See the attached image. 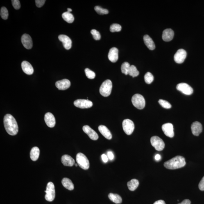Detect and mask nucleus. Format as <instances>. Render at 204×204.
Wrapping results in <instances>:
<instances>
[{"instance_id": "39", "label": "nucleus", "mask_w": 204, "mask_h": 204, "mask_svg": "<svg viewBox=\"0 0 204 204\" xmlns=\"http://www.w3.org/2000/svg\"><path fill=\"white\" fill-rule=\"evenodd\" d=\"M12 4L13 7L16 10H18L21 8L20 2L19 0H12Z\"/></svg>"}, {"instance_id": "20", "label": "nucleus", "mask_w": 204, "mask_h": 204, "mask_svg": "<svg viewBox=\"0 0 204 204\" xmlns=\"http://www.w3.org/2000/svg\"><path fill=\"white\" fill-rule=\"evenodd\" d=\"M119 50L116 47H113L110 50L108 54L109 60L112 62L117 61L119 59Z\"/></svg>"}, {"instance_id": "6", "label": "nucleus", "mask_w": 204, "mask_h": 204, "mask_svg": "<svg viewBox=\"0 0 204 204\" xmlns=\"http://www.w3.org/2000/svg\"><path fill=\"white\" fill-rule=\"evenodd\" d=\"M45 192L46 193L45 198L46 201L50 202L53 201L55 197V186L52 182H48Z\"/></svg>"}, {"instance_id": "19", "label": "nucleus", "mask_w": 204, "mask_h": 204, "mask_svg": "<svg viewBox=\"0 0 204 204\" xmlns=\"http://www.w3.org/2000/svg\"><path fill=\"white\" fill-rule=\"evenodd\" d=\"M174 33L171 28L164 30L163 32L162 39L164 41L169 42L171 41L174 36Z\"/></svg>"}, {"instance_id": "1", "label": "nucleus", "mask_w": 204, "mask_h": 204, "mask_svg": "<svg viewBox=\"0 0 204 204\" xmlns=\"http://www.w3.org/2000/svg\"><path fill=\"white\" fill-rule=\"evenodd\" d=\"M3 123L5 130L9 135H17L18 132V126L13 116L9 114H6L3 119Z\"/></svg>"}, {"instance_id": "21", "label": "nucleus", "mask_w": 204, "mask_h": 204, "mask_svg": "<svg viewBox=\"0 0 204 204\" xmlns=\"http://www.w3.org/2000/svg\"><path fill=\"white\" fill-rule=\"evenodd\" d=\"M22 70L27 75H31L33 74L34 69L33 67L29 62L24 61L21 64Z\"/></svg>"}, {"instance_id": "4", "label": "nucleus", "mask_w": 204, "mask_h": 204, "mask_svg": "<svg viewBox=\"0 0 204 204\" xmlns=\"http://www.w3.org/2000/svg\"><path fill=\"white\" fill-rule=\"evenodd\" d=\"M76 160L80 167L84 170H87L90 167V163L86 156L81 153H79L76 156Z\"/></svg>"}, {"instance_id": "37", "label": "nucleus", "mask_w": 204, "mask_h": 204, "mask_svg": "<svg viewBox=\"0 0 204 204\" xmlns=\"http://www.w3.org/2000/svg\"><path fill=\"white\" fill-rule=\"evenodd\" d=\"M158 103L162 107L164 108L169 109L171 108L172 105L169 102L163 100H160Z\"/></svg>"}, {"instance_id": "47", "label": "nucleus", "mask_w": 204, "mask_h": 204, "mask_svg": "<svg viewBox=\"0 0 204 204\" xmlns=\"http://www.w3.org/2000/svg\"><path fill=\"white\" fill-rule=\"evenodd\" d=\"M67 10H68L67 12H72V10H71V8H67Z\"/></svg>"}, {"instance_id": "43", "label": "nucleus", "mask_w": 204, "mask_h": 204, "mask_svg": "<svg viewBox=\"0 0 204 204\" xmlns=\"http://www.w3.org/2000/svg\"><path fill=\"white\" fill-rule=\"evenodd\" d=\"M107 156L110 160H113L114 158V155L112 152H108L107 153Z\"/></svg>"}, {"instance_id": "27", "label": "nucleus", "mask_w": 204, "mask_h": 204, "mask_svg": "<svg viewBox=\"0 0 204 204\" xmlns=\"http://www.w3.org/2000/svg\"><path fill=\"white\" fill-rule=\"evenodd\" d=\"M139 185V182L138 180L136 179L131 180L127 183L128 189L130 191L135 190L138 187Z\"/></svg>"}, {"instance_id": "13", "label": "nucleus", "mask_w": 204, "mask_h": 204, "mask_svg": "<svg viewBox=\"0 0 204 204\" xmlns=\"http://www.w3.org/2000/svg\"><path fill=\"white\" fill-rule=\"evenodd\" d=\"M21 42L24 47L27 49H31L33 47V41L31 36L28 34H25L21 37Z\"/></svg>"}, {"instance_id": "28", "label": "nucleus", "mask_w": 204, "mask_h": 204, "mask_svg": "<svg viewBox=\"0 0 204 204\" xmlns=\"http://www.w3.org/2000/svg\"><path fill=\"white\" fill-rule=\"evenodd\" d=\"M108 197L111 201L116 204H120L122 202V199L119 195L111 193L109 194Z\"/></svg>"}, {"instance_id": "35", "label": "nucleus", "mask_w": 204, "mask_h": 204, "mask_svg": "<svg viewBox=\"0 0 204 204\" xmlns=\"http://www.w3.org/2000/svg\"><path fill=\"white\" fill-rule=\"evenodd\" d=\"M1 16L3 19L6 20L8 19V12L7 9L5 7H2L1 10Z\"/></svg>"}, {"instance_id": "14", "label": "nucleus", "mask_w": 204, "mask_h": 204, "mask_svg": "<svg viewBox=\"0 0 204 204\" xmlns=\"http://www.w3.org/2000/svg\"><path fill=\"white\" fill-rule=\"evenodd\" d=\"M83 131L90 138L93 140H96L99 138L98 134L90 127L87 125L83 127Z\"/></svg>"}, {"instance_id": "23", "label": "nucleus", "mask_w": 204, "mask_h": 204, "mask_svg": "<svg viewBox=\"0 0 204 204\" xmlns=\"http://www.w3.org/2000/svg\"><path fill=\"white\" fill-rule=\"evenodd\" d=\"M98 130L102 135L106 139H111L112 138V134L106 126L104 125H100L98 127Z\"/></svg>"}, {"instance_id": "5", "label": "nucleus", "mask_w": 204, "mask_h": 204, "mask_svg": "<svg viewBox=\"0 0 204 204\" xmlns=\"http://www.w3.org/2000/svg\"><path fill=\"white\" fill-rule=\"evenodd\" d=\"M132 102L136 108L143 109L145 106V100L142 95L139 94L134 95L132 98Z\"/></svg>"}, {"instance_id": "40", "label": "nucleus", "mask_w": 204, "mask_h": 204, "mask_svg": "<svg viewBox=\"0 0 204 204\" xmlns=\"http://www.w3.org/2000/svg\"><path fill=\"white\" fill-rule=\"evenodd\" d=\"M46 1L45 0H36L35 2L37 7L40 8L43 6Z\"/></svg>"}, {"instance_id": "10", "label": "nucleus", "mask_w": 204, "mask_h": 204, "mask_svg": "<svg viewBox=\"0 0 204 204\" xmlns=\"http://www.w3.org/2000/svg\"><path fill=\"white\" fill-rule=\"evenodd\" d=\"M177 90L186 95L192 94L193 89L190 86L186 83H180L177 85Z\"/></svg>"}, {"instance_id": "18", "label": "nucleus", "mask_w": 204, "mask_h": 204, "mask_svg": "<svg viewBox=\"0 0 204 204\" xmlns=\"http://www.w3.org/2000/svg\"><path fill=\"white\" fill-rule=\"evenodd\" d=\"M192 133L195 136H199L202 131L203 128L201 123L199 122L196 121L192 123L191 126Z\"/></svg>"}, {"instance_id": "29", "label": "nucleus", "mask_w": 204, "mask_h": 204, "mask_svg": "<svg viewBox=\"0 0 204 204\" xmlns=\"http://www.w3.org/2000/svg\"><path fill=\"white\" fill-rule=\"evenodd\" d=\"M62 17L64 21L68 23H72L74 21V17L72 14L69 12H65L62 14Z\"/></svg>"}, {"instance_id": "30", "label": "nucleus", "mask_w": 204, "mask_h": 204, "mask_svg": "<svg viewBox=\"0 0 204 204\" xmlns=\"http://www.w3.org/2000/svg\"><path fill=\"white\" fill-rule=\"evenodd\" d=\"M139 74V72L137 70V68L134 65L130 66L129 69L128 71V75H129L130 76L135 77L137 76Z\"/></svg>"}, {"instance_id": "38", "label": "nucleus", "mask_w": 204, "mask_h": 204, "mask_svg": "<svg viewBox=\"0 0 204 204\" xmlns=\"http://www.w3.org/2000/svg\"><path fill=\"white\" fill-rule=\"evenodd\" d=\"M91 33L92 34L94 39L96 40H99L101 39V36L99 32L95 29H93L91 31Z\"/></svg>"}, {"instance_id": "3", "label": "nucleus", "mask_w": 204, "mask_h": 204, "mask_svg": "<svg viewBox=\"0 0 204 204\" xmlns=\"http://www.w3.org/2000/svg\"><path fill=\"white\" fill-rule=\"evenodd\" d=\"M112 88V82L109 80H105L102 83L100 89V92L102 96L107 97L111 93Z\"/></svg>"}, {"instance_id": "31", "label": "nucleus", "mask_w": 204, "mask_h": 204, "mask_svg": "<svg viewBox=\"0 0 204 204\" xmlns=\"http://www.w3.org/2000/svg\"><path fill=\"white\" fill-rule=\"evenodd\" d=\"M130 67V64L128 62H124L121 65V70L122 72L125 75H128Z\"/></svg>"}, {"instance_id": "41", "label": "nucleus", "mask_w": 204, "mask_h": 204, "mask_svg": "<svg viewBox=\"0 0 204 204\" xmlns=\"http://www.w3.org/2000/svg\"><path fill=\"white\" fill-rule=\"evenodd\" d=\"M198 187H199L200 190L202 191H204V176L202 178V180L200 181L199 185H198Z\"/></svg>"}, {"instance_id": "33", "label": "nucleus", "mask_w": 204, "mask_h": 204, "mask_svg": "<svg viewBox=\"0 0 204 204\" xmlns=\"http://www.w3.org/2000/svg\"><path fill=\"white\" fill-rule=\"evenodd\" d=\"M95 10L98 14L101 15H107L109 13L108 10L106 9H104L99 6H96L95 7Z\"/></svg>"}, {"instance_id": "17", "label": "nucleus", "mask_w": 204, "mask_h": 204, "mask_svg": "<svg viewBox=\"0 0 204 204\" xmlns=\"http://www.w3.org/2000/svg\"><path fill=\"white\" fill-rule=\"evenodd\" d=\"M55 85L59 90H66L70 86L71 83L69 80L64 79L57 81Z\"/></svg>"}, {"instance_id": "44", "label": "nucleus", "mask_w": 204, "mask_h": 204, "mask_svg": "<svg viewBox=\"0 0 204 204\" xmlns=\"http://www.w3.org/2000/svg\"><path fill=\"white\" fill-rule=\"evenodd\" d=\"M178 204H191V202L189 199L184 200L181 203Z\"/></svg>"}, {"instance_id": "34", "label": "nucleus", "mask_w": 204, "mask_h": 204, "mask_svg": "<svg viewBox=\"0 0 204 204\" xmlns=\"http://www.w3.org/2000/svg\"><path fill=\"white\" fill-rule=\"evenodd\" d=\"M85 72L86 76L90 79H93L96 76L95 73L94 71L90 70V69L86 68L85 70Z\"/></svg>"}, {"instance_id": "45", "label": "nucleus", "mask_w": 204, "mask_h": 204, "mask_svg": "<svg viewBox=\"0 0 204 204\" xmlns=\"http://www.w3.org/2000/svg\"><path fill=\"white\" fill-rule=\"evenodd\" d=\"M153 204H166V203L164 200H160L155 202Z\"/></svg>"}, {"instance_id": "15", "label": "nucleus", "mask_w": 204, "mask_h": 204, "mask_svg": "<svg viewBox=\"0 0 204 204\" xmlns=\"http://www.w3.org/2000/svg\"><path fill=\"white\" fill-rule=\"evenodd\" d=\"M58 39L60 41L62 42L64 47L66 50H69L71 49L72 41L69 37L66 35H61L59 36Z\"/></svg>"}, {"instance_id": "12", "label": "nucleus", "mask_w": 204, "mask_h": 204, "mask_svg": "<svg viewBox=\"0 0 204 204\" xmlns=\"http://www.w3.org/2000/svg\"><path fill=\"white\" fill-rule=\"evenodd\" d=\"M162 129L164 134L167 137L170 138L174 137L173 126L171 123H167L164 124L162 126Z\"/></svg>"}, {"instance_id": "2", "label": "nucleus", "mask_w": 204, "mask_h": 204, "mask_svg": "<svg viewBox=\"0 0 204 204\" xmlns=\"http://www.w3.org/2000/svg\"><path fill=\"white\" fill-rule=\"evenodd\" d=\"M185 158L181 156H177L164 163V166L168 169H179L186 165Z\"/></svg>"}, {"instance_id": "42", "label": "nucleus", "mask_w": 204, "mask_h": 204, "mask_svg": "<svg viewBox=\"0 0 204 204\" xmlns=\"http://www.w3.org/2000/svg\"><path fill=\"white\" fill-rule=\"evenodd\" d=\"M101 158L102 159V160H103L104 162L106 163L108 162V157H107V156L106 155L104 154H103L101 155Z\"/></svg>"}, {"instance_id": "16", "label": "nucleus", "mask_w": 204, "mask_h": 204, "mask_svg": "<svg viewBox=\"0 0 204 204\" xmlns=\"http://www.w3.org/2000/svg\"><path fill=\"white\" fill-rule=\"evenodd\" d=\"M45 121L46 125L50 128H53L56 124V120L54 116L50 112H48L45 115Z\"/></svg>"}, {"instance_id": "25", "label": "nucleus", "mask_w": 204, "mask_h": 204, "mask_svg": "<svg viewBox=\"0 0 204 204\" xmlns=\"http://www.w3.org/2000/svg\"><path fill=\"white\" fill-rule=\"evenodd\" d=\"M39 154H40V150L39 148L37 147H34L30 151V158L32 160L36 161L39 158Z\"/></svg>"}, {"instance_id": "48", "label": "nucleus", "mask_w": 204, "mask_h": 204, "mask_svg": "<svg viewBox=\"0 0 204 204\" xmlns=\"http://www.w3.org/2000/svg\"><path fill=\"white\" fill-rule=\"evenodd\" d=\"M75 164V166H76V167H77V166H78V164Z\"/></svg>"}, {"instance_id": "11", "label": "nucleus", "mask_w": 204, "mask_h": 204, "mask_svg": "<svg viewBox=\"0 0 204 204\" xmlns=\"http://www.w3.org/2000/svg\"><path fill=\"white\" fill-rule=\"evenodd\" d=\"M187 56V51L183 49H179L174 55V60L178 64L183 63Z\"/></svg>"}, {"instance_id": "7", "label": "nucleus", "mask_w": 204, "mask_h": 204, "mask_svg": "<svg viewBox=\"0 0 204 204\" xmlns=\"http://www.w3.org/2000/svg\"><path fill=\"white\" fill-rule=\"evenodd\" d=\"M151 143L155 149L157 151H162L165 147L163 141L158 136H153L151 139Z\"/></svg>"}, {"instance_id": "9", "label": "nucleus", "mask_w": 204, "mask_h": 204, "mask_svg": "<svg viewBox=\"0 0 204 204\" xmlns=\"http://www.w3.org/2000/svg\"><path fill=\"white\" fill-rule=\"evenodd\" d=\"M74 104L76 107L80 109H88L93 106L92 101L87 100L78 99L74 102Z\"/></svg>"}, {"instance_id": "24", "label": "nucleus", "mask_w": 204, "mask_h": 204, "mask_svg": "<svg viewBox=\"0 0 204 204\" xmlns=\"http://www.w3.org/2000/svg\"><path fill=\"white\" fill-rule=\"evenodd\" d=\"M143 40L145 44L147 47L150 50H154L155 46L154 42L153 39L148 35H144L143 37Z\"/></svg>"}, {"instance_id": "32", "label": "nucleus", "mask_w": 204, "mask_h": 204, "mask_svg": "<svg viewBox=\"0 0 204 204\" xmlns=\"http://www.w3.org/2000/svg\"><path fill=\"white\" fill-rule=\"evenodd\" d=\"M145 81L148 84H151L153 81L154 77L151 73L148 72L144 76Z\"/></svg>"}, {"instance_id": "22", "label": "nucleus", "mask_w": 204, "mask_h": 204, "mask_svg": "<svg viewBox=\"0 0 204 204\" xmlns=\"http://www.w3.org/2000/svg\"><path fill=\"white\" fill-rule=\"evenodd\" d=\"M61 162L63 165L66 166L71 167L75 164V161L70 156L64 155L61 158Z\"/></svg>"}, {"instance_id": "26", "label": "nucleus", "mask_w": 204, "mask_h": 204, "mask_svg": "<svg viewBox=\"0 0 204 204\" xmlns=\"http://www.w3.org/2000/svg\"><path fill=\"white\" fill-rule=\"evenodd\" d=\"M62 183L64 187L70 191H72L74 188V185L69 178H64L62 181Z\"/></svg>"}, {"instance_id": "36", "label": "nucleus", "mask_w": 204, "mask_h": 204, "mask_svg": "<svg viewBox=\"0 0 204 204\" xmlns=\"http://www.w3.org/2000/svg\"><path fill=\"white\" fill-rule=\"evenodd\" d=\"M121 26L117 24H114L110 27V31L112 32H119L121 30Z\"/></svg>"}, {"instance_id": "46", "label": "nucleus", "mask_w": 204, "mask_h": 204, "mask_svg": "<svg viewBox=\"0 0 204 204\" xmlns=\"http://www.w3.org/2000/svg\"><path fill=\"white\" fill-rule=\"evenodd\" d=\"M155 160L157 161H159L161 159V155H160L158 154H157L155 155Z\"/></svg>"}, {"instance_id": "8", "label": "nucleus", "mask_w": 204, "mask_h": 204, "mask_svg": "<svg viewBox=\"0 0 204 204\" xmlns=\"http://www.w3.org/2000/svg\"><path fill=\"white\" fill-rule=\"evenodd\" d=\"M122 125L123 129L127 135H130L133 133L135 129V125L131 120L124 119Z\"/></svg>"}]
</instances>
